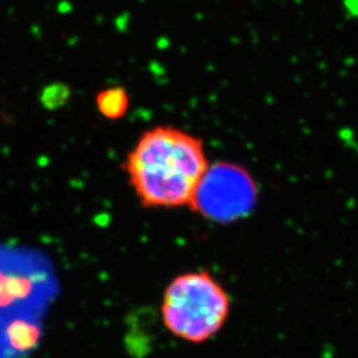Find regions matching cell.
Instances as JSON below:
<instances>
[{"label": "cell", "instance_id": "cell-3", "mask_svg": "<svg viewBox=\"0 0 358 358\" xmlns=\"http://www.w3.org/2000/svg\"><path fill=\"white\" fill-rule=\"evenodd\" d=\"M96 105L100 112L108 120H118L127 115L130 99L129 93L122 87H112L101 90L96 96Z\"/></svg>", "mask_w": 358, "mask_h": 358}, {"label": "cell", "instance_id": "cell-2", "mask_svg": "<svg viewBox=\"0 0 358 358\" xmlns=\"http://www.w3.org/2000/svg\"><path fill=\"white\" fill-rule=\"evenodd\" d=\"M230 313V299L206 271L180 275L164 294L162 319L170 332L189 343L214 337Z\"/></svg>", "mask_w": 358, "mask_h": 358}, {"label": "cell", "instance_id": "cell-1", "mask_svg": "<svg viewBox=\"0 0 358 358\" xmlns=\"http://www.w3.org/2000/svg\"><path fill=\"white\" fill-rule=\"evenodd\" d=\"M130 185L146 207L192 205L208 170L203 141L174 127L146 130L128 154Z\"/></svg>", "mask_w": 358, "mask_h": 358}]
</instances>
